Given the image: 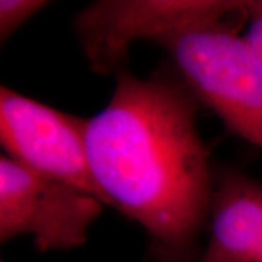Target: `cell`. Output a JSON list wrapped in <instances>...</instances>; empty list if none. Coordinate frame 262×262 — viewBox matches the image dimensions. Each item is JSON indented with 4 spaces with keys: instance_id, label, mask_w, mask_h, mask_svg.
Segmentation results:
<instances>
[{
    "instance_id": "6",
    "label": "cell",
    "mask_w": 262,
    "mask_h": 262,
    "mask_svg": "<svg viewBox=\"0 0 262 262\" xmlns=\"http://www.w3.org/2000/svg\"><path fill=\"white\" fill-rule=\"evenodd\" d=\"M211 239L201 262H259L262 185L229 173L211 198Z\"/></svg>"
},
{
    "instance_id": "2",
    "label": "cell",
    "mask_w": 262,
    "mask_h": 262,
    "mask_svg": "<svg viewBox=\"0 0 262 262\" xmlns=\"http://www.w3.org/2000/svg\"><path fill=\"white\" fill-rule=\"evenodd\" d=\"M251 5V3H249ZM249 9L163 38L191 89L226 125L262 149V76L237 31Z\"/></svg>"
},
{
    "instance_id": "8",
    "label": "cell",
    "mask_w": 262,
    "mask_h": 262,
    "mask_svg": "<svg viewBox=\"0 0 262 262\" xmlns=\"http://www.w3.org/2000/svg\"><path fill=\"white\" fill-rule=\"evenodd\" d=\"M249 27L245 32L244 41L252 57L256 70L262 76V0L249 5Z\"/></svg>"
},
{
    "instance_id": "4",
    "label": "cell",
    "mask_w": 262,
    "mask_h": 262,
    "mask_svg": "<svg viewBox=\"0 0 262 262\" xmlns=\"http://www.w3.org/2000/svg\"><path fill=\"white\" fill-rule=\"evenodd\" d=\"M88 121L20 95L0 89V139L10 159L108 201L95 181L86 144Z\"/></svg>"
},
{
    "instance_id": "1",
    "label": "cell",
    "mask_w": 262,
    "mask_h": 262,
    "mask_svg": "<svg viewBox=\"0 0 262 262\" xmlns=\"http://www.w3.org/2000/svg\"><path fill=\"white\" fill-rule=\"evenodd\" d=\"M95 181L108 201L179 255L211 206L208 155L189 92L165 79L118 76L86 127Z\"/></svg>"
},
{
    "instance_id": "5",
    "label": "cell",
    "mask_w": 262,
    "mask_h": 262,
    "mask_svg": "<svg viewBox=\"0 0 262 262\" xmlns=\"http://www.w3.org/2000/svg\"><path fill=\"white\" fill-rule=\"evenodd\" d=\"M249 2H101L76 20L91 66L110 73L121 64L133 41H162L195 24L244 13Z\"/></svg>"
},
{
    "instance_id": "3",
    "label": "cell",
    "mask_w": 262,
    "mask_h": 262,
    "mask_svg": "<svg viewBox=\"0 0 262 262\" xmlns=\"http://www.w3.org/2000/svg\"><path fill=\"white\" fill-rule=\"evenodd\" d=\"M102 203L79 188L0 159V241L32 234L39 251H67L83 245Z\"/></svg>"
},
{
    "instance_id": "7",
    "label": "cell",
    "mask_w": 262,
    "mask_h": 262,
    "mask_svg": "<svg viewBox=\"0 0 262 262\" xmlns=\"http://www.w3.org/2000/svg\"><path fill=\"white\" fill-rule=\"evenodd\" d=\"M48 2L39 0H2L0 2V38L5 41L19 27H22Z\"/></svg>"
},
{
    "instance_id": "9",
    "label": "cell",
    "mask_w": 262,
    "mask_h": 262,
    "mask_svg": "<svg viewBox=\"0 0 262 262\" xmlns=\"http://www.w3.org/2000/svg\"><path fill=\"white\" fill-rule=\"evenodd\" d=\"M259 262H262V252H261V258H259Z\"/></svg>"
}]
</instances>
